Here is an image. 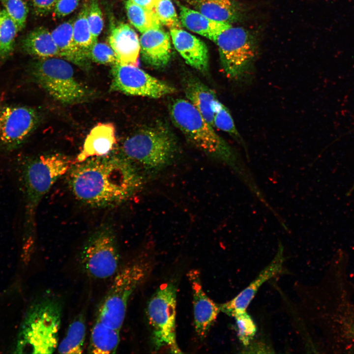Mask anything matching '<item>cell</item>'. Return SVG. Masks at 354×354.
<instances>
[{
    "instance_id": "obj_20",
    "label": "cell",
    "mask_w": 354,
    "mask_h": 354,
    "mask_svg": "<svg viewBox=\"0 0 354 354\" xmlns=\"http://www.w3.org/2000/svg\"><path fill=\"white\" fill-rule=\"evenodd\" d=\"M195 9L209 19L229 23L243 19L245 11L235 0H188Z\"/></svg>"
},
{
    "instance_id": "obj_11",
    "label": "cell",
    "mask_w": 354,
    "mask_h": 354,
    "mask_svg": "<svg viewBox=\"0 0 354 354\" xmlns=\"http://www.w3.org/2000/svg\"><path fill=\"white\" fill-rule=\"evenodd\" d=\"M111 89L125 94L159 98L175 93V88L137 65L116 62L111 69Z\"/></svg>"
},
{
    "instance_id": "obj_12",
    "label": "cell",
    "mask_w": 354,
    "mask_h": 354,
    "mask_svg": "<svg viewBox=\"0 0 354 354\" xmlns=\"http://www.w3.org/2000/svg\"><path fill=\"white\" fill-rule=\"evenodd\" d=\"M38 116L27 107L7 106L0 110V144L7 149L21 145L35 128Z\"/></svg>"
},
{
    "instance_id": "obj_33",
    "label": "cell",
    "mask_w": 354,
    "mask_h": 354,
    "mask_svg": "<svg viewBox=\"0 0 354 354\" xmlns=\"http://www.w3.org/2000/svg\"><path fill=\"white\" fill-rule=\"evenodd\" d=\"M234 317L238 339L244 345L247 346L250 344L256 334L255 324L246 311L239 313Z\"/></svg>"
},
{
    "instance_id": "obj_14",
    "label": "cell",
    "mask_w": 354,
    "mask_h": 354,
    "mask_svg": "<svg viewBox=\"0 0 354 354\" xmlns=\"http://www.w3.org/2000/svg\"><path fill=\"white\" fill-rule=\"evenodd\" d=\"M284 262L283 247L280 243L277 252L271 263L265 268L246 288L232 299L220 304L221 311L234 317L246 309L262 285L282 270Z\"/></svg>"
},
{
    "instance_id": "obj_37",
    "label": "cell",
    "mask_w": 354,
    "mask_h": 354,
    "mask_svg": "<svg viewBox=\"0 0 354 354\" xmlns=\"http://www.w3.org/2000/svg\"><path fill=\"white\" fill-rule=\"evenodd\" d=\"M343 321V331L354 344V319L347 317Z\"/></svg>"
},
{
    "instance_id": "obj_30",
    "label": "cell",
    "mask_w": 354,
    "mask_h": 354,
    "mask_svg": "<svg viewBox=\"0 0 354 354\" xmlns=\"http://www.w3.org/2000/svg\"><path fill=\"white\" fill-rule=\"evenodd\" d=\"M84 51L87 58L95 63L113 65L117 62L114 50L104 43L96 41Z\"/></svg>"
},
{
    "instance_id": "obj_3",
    "label": "cell",
    "mask_w": 354,
    "mask_h": 354,
    "mask_svg": "<svg viewBox=\"0 0 354 354\" xmlns=\"http://www.w3.org/2000/svg\"><path fill=\"white\" fill-rule=\"evenodd\" d=\"M61 306L52 298L42 299L29 310L17 340L16 353L52 354L58 348Z\"/></svg>"
},
{
    "instance_id": "obj_26",
    "label": "cell",
    "mask_w": 354,
    "mask_h": 354,
    "mask_svg": "<svg viewBox=\"0 0 354 354\" xmlns=\"http://www.w3.org/2000/svg\"><path fill=\"white\" fill-rule=\"evenodd\" d=\"M125 7L130 23L140 32L161 28V23L152 9L141 6L131 0L126 2Z\"/></svg>"
},
{
    "instance_id": "obj_17",
    "label": "cell",
    "mask_w": 354,
    "mask_h": 354,
    "mask_svg": "<svg viewBox=\"0 0 354 354\" xmlns=\"http://www.w3.org/2000/svg\"><path fill=\"white\" fill-rule=\"evenodd\" d=\"M117 143L115 128L111 123H99L87 135L82 150L76 162H83L90 158L106 156Z\"/></svg>"
},
{
    "instance_id": "obj_38",
    "label": "cell",
    "mask_w": 354,
    "mask_h": 354,
    "mask_svg": "<svg viewBox=\"0 0 354 354\" xmlns=\"http://www.w3.org/2000/svg\"><path fill=\"white\" fill-rule=\"evenodd\" d=\"M136 4L143 7L152 9L158 0H131Z\"/></svg>"
},
{
    "instance_id": "obj_29",
    "label": "cell",
    "mask_w": 354,
    "mask_h": 354,
    "mask_svg": "<svg viewBox=\"0 0 354 354\" xmlns=\"http://www.w3.org/2000/svg\"><path fill=\"white\" fill-rule=\"evenodd\" d=\"M213 126L230 134L238 140L240 143H243L242 138L236 127L229 111L219 101L215 108L213 118Z\"/></svg>"
},
{
    "instance_id": "obj_25",
    "label": "cell",
    "mask_w": 354,
    "mask_h": 354,
    "mask_svg": "<svg viewBox=\"0 0 354 354\" xmlns=\"http://www.w3.org/2000/svg\"><path fill=\"white\" fill-rule=\"evenodd\" d=\"M86 336V325L80 315L70 324L63 339L58 344L60 354H78L83 353Z\"/></svg>"
},
{
    "instance_id": "obj_34",
    "label": "cell",
    "mask_w": 354,
    "mask_h": 354,
    "mask_svg": "<svg viewBox=\"0 0 354 354\" xmlns=\"http://www.w3.org/2000/svg\"><path fill=\"white\" fill-rule=\"evenodd\" d=\"M87 18L93 40L95 42L103 27L102 12L96 0L90 1Z\"/></svg>"
},
{
    "instance_id": "obj_9",
    "label": "cell",
    "mask_w": 354,
    "mask_h": 354,
    "mask_svg": "<svg viewBox=\"0 0 354 354\" xmlns=\"http://www.w3.org/2000/svg\"><path fill=\"white\" fill-rule=\"evenodd\" d=\"M40 85L56 100L65 104L79 102L86 98V88L75 79L72 66L58 58H41L33 67Z\"/></svg>"
},
{
    "instance_id": "obj_31",
    "label": "cell",
    "mask_w": 354,
    "mask_h": 354,
    "mask_svg": "<svg viewBox=\"0 0 354 354\" xmlns=\"http://www.w3.org/2000/svg\"><path fill=\"white\" fill-rule=\"evenodd\" d=\"M152 10L163 25L171 29L180 28V23L171 0H158Z\"/></svg>"
},
{
    "instance_id": "obj_21",
    "label": "cell",
    "mask_w": 354,
    "mask_h": 354,
    "mask_svg": "<svg viewBox=\"0 0 354 354\" xmlns=\"http://www.w3.org/2000/svg\"><path fill=\"white\" fill-rule=\"evenodd\" d=\"M72 20L64 22L52 32V36L60 52L61 58L81 67H88V58L83 49L75 43L73 36Z\"/></svg>"
},
{
    "instance_id": "obj_32",
    "label": "cell",
    "mask_w": 354,
    "mask_h": 354,
    "mask_svg": "<svg viewBox=\"0 0 354 354\" xmlns=\"http://www.w3.org/2000/svg\"><path fill=\"white\" fill-rule=\"evenodd\" d=\"M4 9L16 25L18 31L26 26L29 12L28 6L24 0H0Z\"/></svg>"
},
{
    "instance_id": "obj_6",
    "label": "cell",
    "mask_w": 354,
    "mask_h": 354,
    "mask_svg": "<svg viewBox=\"0 0 354 354\" xmlns=\"http://www.w3.org/2000/svg\"><path fill=\"white\" fill-rule=\"evenodd\" d=\"M121 150L122 156L136 167L138 165V169L142 168L147 172L155 173L173 161L177 146L171 131L159 124L143 129L127 138Z\"/></svg>"
},
{
    "instance_id": "obj_8",
    "label": "cell",
    "mask_w": 354,
    "mask_h": 354,
    "mask_svg": "<svg viewBox=\"0 0 354 354\" xmlns=\"http://www.w3.org/2000/svg\"><path fill=\"white\" fill-rule=\"evenodd\" d=\"M217 45L221 65L227 75L237 80L250 71L257 55V43L248 30L230 24L213 41Z\"/></svg>"
},
{
    "instance_id": "obj_13",
    "label": "cell",
    "mask_w": 354,
    "mask_h": 354,
    "mask_svg": "<svg viewBox=\"0 0 354 354\" xmlns=\"http://www.w3.org/2000/svg\"><path fill=\"white\" fill-rule=\"evenodd\" d=\"M188 277L193 293L195 331L200 338L204 339L221 311L220 306L204 292L199 271L192 269L189 271Z\"/></svg>"
},
{
    "instance_id": "obj_28",
    "label": "cell",
    "mask_w": 354,
    "mask_h": 354,
    "mask_svg": "<svg viewBox=\"0 0 354 354\" xmlns=\"http://www.w3.org/2000/svg\"><path fill=\"white\" fill-rule=\"evenodd\" d=\"M88 4H85L73 25V36L76 45L83 50L94 43L88 21Z\"/></svg>"
},
{
    "instance_id": "obj_2",
    "label": "cell",
    "mask_w": 354,
    "mask_h": 354,
    "mask_svg": "<svg viewBox=\"0 0 354 354\" xmlns=\"http://www.w3.org/2000/svg\"><path fill=\"white\" fill-rule=\"evenodd\" d=\"M169 112L175 125L194 146L228 165L252 192L258 190L250 170L190 102L175 99L170 105Z\"/></svg>"
},
{
    "instance_id": "obj_27",
    "label": "cell",
    "mask_w": 354,
    "mask_h": 354,
    "mask_svg": "<svg viewBox=\"0 0 354 354\" xmlns=\"http://www.w3.org/2000/svg\"><path fill=\"white\" fill-rule=\"evenodd\" d=\"M17 27L4 9H0V60L5 61L14 51Z\"/></svg>"
},
{
    "instance_id": "obj_22",
    "label": "cell",
    "mask_w": 354,
    "mask_h": 354,
    "mask_svg": "<svg viewBox=\"0 0 354 354\" xmlns=\"http://www.w3.org/2000/svg\"><path fill=\"white\" fill-rule=\"evenodd\" d=\"M182 25L189 30L213 41L215 36L231 24L211 20L199 11L179 6Z\"/></svg>"
},
{
    "instance_id": "obj_15",
    "label": "cell",
    "mask_w": 354,
    "mask_h": 354,
    "mask_svg": "<svg viewBox=\"0 0 354 354\" xmlns=\"http://www.w3.org/2000/svg\"><path fill=\"white\" fill-rule=\"evenodd\" d=\"M174 45L186 62L202 73L208 69V54L206 44L180 29L170 30Z\"/></svg>"
},
{
    "instance_id": "obj_19",
    "label": "cell",
    "mask_w": 354,
    "mask_h": 354,
    "mask_svg": "<svg viewBox=\"0 0 354 354\" xmlns=\"http://www.w3.org/2000/svg\"><path fill=\"white\" fill-rule=\"evenodd\" d=\"M183 87L187 100L198 110L206 121L214 127V115L219 101L214 92L199 80L192 76L185 78Z\"/></svg>"
},
{
    "instance_id": "obj_23",
    "label": "cell",
    "mask_w": 354,
    "mask_h": 354,
    "mask_svg": "<svg viewBox=\"0 0 354 354\" xmlns=\"http://www.w3.org/2000/svg\"><path fill=\"white\" fill-rule=\"evenodd\" d=\"M23 51L40 58H61L58 48L49 30L43 27L30 31L21 42Z\"/></svg>"
},
{
    "instance_id": "obj_18",
    "label": "cell",
    "mask_w": 354,
    "mask_h": 354,
    "mask_svg": "<svg viewBox=\"0 0 354 354\" xmlns=\"http://www.w3.org/2000/svg\"><path fill=\"white\" fill-rule=\"evenodd\" d=\"M108 40L116 62L137 65L140 43L137 33L129 25L120 23L114 27Z\"/></svg>"
},
{
    "instance_id": "obj_7",
    "label": "cell",
    "mask_w": 354,
    "mask_h": 354,
    "mask_svg": "<svg viewBox=\"0 0 354 354\" xmlns=\"http://www.w3.org/2000/svg\"><path fill=\"white\" fill-rule=\"evenodd\" d=\"M177 287L172 282L162 284L151 296L147 316L156 350L165 348L171 353H181L177 341L176 316Z\"/></svg>"
},
{
    "instance_id": "obj_10",
    "label": "cell",
    "mask_w": 354,
    "mask_h": 354,
    "mask_svg": "<svg viewBox=\"0 0 354 354\" xmlns=\"http://www.w3.org/2000/svg\"><path fill=\"white\" fill-rule=\"evenodd\" d=\"M80 262L92 278L105 279L115 275L119 268V254L111 228L103 227L90 236L81 251Z\"/></svg>"
},
{
    "instance_id": "obj_24",
    "label": "cell",
    "mask_w": 354,
    "mask_h": 354,
    "mask_svg": "<svg viewBox=\"0 0 354 354\" xmlns=\"http://www.w3.org/2000/svg\"><path fill=\"white\" fill-rule=\"evenodd\" d=\"M119 330L110 327L96 318L91 330L88 353L108 354L116 353L120 341Z\"/></svg>"
},
{
    "instance_id": "obj_36",
    "label": "cell",
    "mask_w": 354,
    "mask_h": 354,
    "mask_svg": "<svg viewBox=\"0 0 354 354\" xmlns=\"http://www.w3.org/2000/svg\"><path fill=\"white\" fill-rule=\"evenodd\" d=\"M57 0H30L33 13L38 16H43L53 10Z\"/></svg>"
},
{
    "instance_id": "obj_5",
    "label": "cell",
    "mask_w": 354,
    "mask_h": 354,
    "mask_svg": "<svg viewBox=\"0 0 354 354\" xmlns=\"http://www.w3.org/2000/svg\"><path fill=\"white\" fill-rule=\"evenodd\" d=\"M153 265L152 260L145 255L119 268L100 306L97 319L105 325L120 330L130 296L148 279Z\"/></svg>"
},
{
    "instance_id": "obj_35",
    "label": "cell",
    "mask_w": 354,
    "mask_h": 354,
    "mask_svg": "<svg viewBox=\"0 0 354 354\" xmlns=\"http://www.w3.org/2000/svg\"><path fill=\"white\" fill-rule=\"evenodd\" d=\"M80 0H57L53 10L55 18L64 17L73 12L78 7Z\"/></svg>"
},
{
    "instance_id": "obj_4",
    "label": "cell",
    "mask_w": 354,
    "mask_h": 354,
    "mask_svg": "<svg viewBox=\"0 0 354 354\" xmlns=\"http://www.w3.org/2000/svg\"><path fill=\"white\" fill-rule=\"evenodd\" d=\"M73 162L59 154L42 155L27 163L22 170L25 199V233L33 236L36 209L55 182L68 172Z\"/></svg>"
},
{
    "instance_id": "obj_16",
    "label": "cell",
    "mask_w": 354,
    "mask_h": 354,
    "mask_svg": "<svg viewBox=\"0 0 354 354\" xmlns=\"http://www.w3.org/2000/svg\"><path fill=\"white\" fill-rule=\"evenodd\" d=\"M140 43L142 55L146 63L157 68L164 67L169 63L172 56L170 38L161 28L143 32Z\"/></svg>"
},
{
    "instance_id": "obj_1",
    "label": "cell",
    "mask_w": 354,
    "mask_h": 354,
    "mask_svg": "<svg viewBox=\"0 0 354 354\" xmlns=\"http://www.w3.org/2000/svg\"><path fill=\"white\" fill-rule=\"evenodd\" d=\"M91 158L69 171L68 184L74 196L92 207L121 204L141 188L143 177L133 164L120 156Z\"/></svg>"
}]
</instances>
